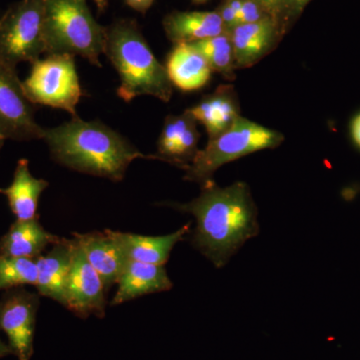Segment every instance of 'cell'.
I'll list each match as a JSON object with an SVG mask.
<instances>
[{"mask_svg": "<svg viewBox=\"0 0 360 360\" xmlns=\"http://www.w3.org/2000/svg\"><path fill=\"white\" fill-rule=\"evenodd\" d=\"M94 4H96L97 8H98L99 13H103L108 7V0H92Z\"/></svg>", "mask_w": 360, "mask_h": 360, "instance_id": "cell-30", "label": "cell"}, {"mask_svg": "<svg viewBox=\"0 0 360 360\" xmlns=\"http://www.w3.org/2000/svg\"><path fill=\"white\" fill-rule=\"evenodd\" d=\"M49 186L46 180L33 176L30 170V161L21 158L16 165L13 182L6 188H0V194H4L8 200L16 220H30L39 217L40 195Z\"/></svg>", "mask_w": 360, "mask_h": 360, "instance_id": "cell-18", "label": "cell"}, {"mask_svg": "<svg viewBox=\"0 0 360 360\" xmlns=\"http://www.w3.org/2000/svg\"><path fill=\"white\" fill-rule=\"evenodd\" d=\"M195 4H205V2L207 1V0H193Z\"/></svg>", "mask_w": 360, "mask_h": 360, "instance_id": "cell-33", "label": "cell"}, {"mask_svg": "<svg viewBox=\"0 0 360 360\" xmlns=\"http://www.w3.org/2000/svg\"><path fill=\"white\" fill-rule=\"evenodd\" d=\"M39 295L23 286L4 291L0 296V331L8 340L9 348L18 360L32 359Z\"/></svg>", "mask_w": 360, "mask_h": 360, "instance_id": "cell-9", "label": "cell"}, {"mask_svg": "<svg viewBox=\"0 0 360 360\" xmlns=\"http://www.w3.org/2000/svg\"><path fill=\"white\" fill-rule=\"evenodd\" d=\"M217 13H219L220 18H221L222 21H224L227 32L236 27V25H240L238 14L236 13V11H234L226 2L224 1V4H221Z\"/></svg>", "mask_w": 360, "mask_h": 360, "instance_id": "cell-26", "label": "cell"}, {"mask_svg": "<svg viewBox=\"0 0 360 360\" xmlns=\"http://www.w3.org/2000/svg\"><path fill=\"white\" fill-rule=\"evenodd\" d=\"M4 141L6 139H2V137H0V151H1L2 148H4Z\"/></svg>", "mask_w": 360, "mask_h": 360, "instance_id": "cell-32", "label": "cell"}, {"mask_svg": "<svg viewBox=\"0 0 360 360\" xmlns=\"http://www.w3.org/2000/svg\"><path fill=\"white\" fill-rule=\"evenodd\" d=\"M103 53L115 66L120 77L117 96L125 103L135 97L155 96L168 103L174 85L149 49L136 21L118 20L105 27Z\"/></svg>", "mask_w": 360, "mask_h": 360, "instance_id": "cell-3", "label": "cell"}, {"mask_svg": "<svg viewBox=\"0 0 360 360\" xmlns=\"http://www.w3.org/2000/svg\"><path fill=\"white\" fill-rule=\"evenodd\" d=\"M116 290L110 304H122L141 296L162 292L172 288L165 265L144 264L129 260L117 281Z\"/></svg>", "mask_w": 360, "mask_h": 360, "instance_id": "cell-14", "label": "cell"}, {"mask_svg": "<svg viewBox=\"0 0 360 360\" xmlns=\"http://www.w3.org/2000/svg\"><path fill=\"white\" fill-rule=\"evenodd\" d=\"M44 0H20L0 16V63L15 68L45 53Z\"/></svg>", "mask_w": 360, "mask_h": 360, "instance_id": "cell-6", "label": "cell"}, {"mask_svg": "<svg viewBox=\"0 0 360 360\" xmlns=\"http://www.w3.org/2000/svg\"><path fill=\"white\" fill-rule=\"evenodd\" d=\"M195 120L188 110L184 111L182 115H170L167 117L162 131H161L160 141H158V153L156 155L158 156L160 160L168 162L175 142L186 131L187 127Z\"/></svg>", "mask_w": 360, "mask_h": 360, "instance_id": "cell-23", "label": "cell"}, {"mask_svg": "<svg viewBox=\"0 0 360 360\" xmlns=\"http://www.w3.org/2000/svg\"><path fill=\"white\" fill-rule=\"evenodd\" d=\"M124 1L127 6L131 7L134 11L144 14L153 6L155 0H124Z\"/></svg>", "mask_w": 360, "mask_h": 360, "instance_id": "cell-27", "label": "cell"}, {"mask_svg": "<svg viewBox=\"0 0 360 360\" xmlns=\"http://www.w3.org/2000/svg\"><path fill=\"white\" fill-rule=\"evenodd\" d=\"M168 39L191 44L227 32L217 11H174L163 20Z\"/></svg>", "mask_w": 360, "mask_h": 360, "instance_id": "cell-15", "label": "cell"}, {"mask_svg": "<svg viewBox=\"0 0 360 360\" xmlns=\"http://www.w3.org/2000/svg\"><path fill=\"white\" fill-rule=\"evenodd\" d=\"M165 205L195 217L191 245L217 269L226 265L259 232L257 205L250 186L243 181L220 187L210 179L201 184V193L195 200Z\"/></svg>", "mask_w": 360, "mask_h": 360, "instance_id": "cell-1", "label": "cell"}, {"mask_svg": "<svg viewBox=\"0 0 360 360\" xmlns=\"http://www.w3.org/2000/svg\"><path fill=\"white\" fill-rule=\"evenodd\" d=\"M11 354H13V352H11L8 345L4 342V341L1 340V338H0V359H4V357L8 356V355Z\"/></svg>", "mask_w": 360, "mask_h": 360, "instance_id": "cell-29", "label": "cell"}, {"mask_svg": "<svg viewBox=\"0 0 360 360\" xmlns=\"http://www.w3.org/2000/svg\"><path fill=\"white\" fill-rule=\"evenodd\" d=\"M26 96L33 104L51 106L77 116V105L84 96L75 56L52 54L32 63L30 77L22 82Z\"/></svg>", "mask_w": 360, "mask_h": 360, "instance_id": "cell-7", "label": "cell"}, {"mask_svg": "<svg viewBox=\"0 0 360 360\" xmlns=\"http://www.w3.org/2000/svg\"><path fill=\"white\" fill-rule=\"evenodd\" d=\"M37 281V259L0 255V292L20 286H35Z\"/></svg>", "mask_w": 360, "mask_h": 360, "instance_id": "cell-22", "label": "cell"}, {"mask_svg": "<svg viewBox=\"0 0 360 360\" xmlns=\"http://www.w3.org/2000/svg\"><path fill=\"white\" fill-rule=\"evenodd\" d=\"M352 132L355 143L360 148V115H357L352 122Z\"/></svg>", "mask_w": 360, "mask_h": 360, "instance_id": "cell-28", "label": "cell"}, {"mask_svg": "<svg viewBox=\"0 0 360 360\" xmlns=\"http://www.w3.org/2000/svg\"><path fill=\"white\" fill-rule=\"evenodd\" d=\"M42 139L59 165L116 182L124 179L130 163L137 158L160 160L156 155H143L99 120L84 122L78 116L58 127L44 129Z\"/></svg>", "mask_w": 360, "mask_h": 360, "instance_id": "cell-2", "label": "cell"}, {"mask_svg": "<svg viewBox=\"0 0 360 360\" xmlns=\"http://www.w3.org/2000/svg\"><path fill=\"white\" fill-rule=\"evenodd\" d=\"M85 257L103 278L108 290L115 285L127 264V255L115 231L73 233Z\"/></svg>", "mask_w": 360, "mask_h": 360, "instance_id": "cell-11", "label": "cell"}, {"mask_svg": "<svg viewBox=\"0 0 360 360\" xmlns=\"http://www.w3.org/2000/svg\"><path fill=\"white\" fill-rule=\"evenodd\" d=\"M269 18L270 16L265 11L264 6L257 0H243L240 13V23L258 22V21Z\"/></svg>", "mask_w": 360, "mask_h": 360, "instance_id": "cell-25", "label": "cell"}, {"mask_svg": "<svg viewBox=\"0 0 360 360\" xmlns=\"http://www.w3.org/2000/svg\"><path fill=\"white\" fill-rule=\"evenodd\" d=\"M191 44L205 56L212 71H217L226 79H234L238 68L229 32Z\"/></svg>", "mask_w": 360, "mask_h": 360, "instance_id": "cell-21", "label": "cell"}, {"mask_svg": "<svg viewBox=\"0 0 360 360\" xmlns=\"http://www.w3.org/2000/svg\"><path fill=\"white\" fill-rule=\"evenodd\" d=\"M122 243L127 259L144 264L165 265L170 252L179 241L191 232V224L184 225L179 231L162 236H146L127 232L115 231Z\"/></svg>", "mask_w": 360, "mask_h": 360, "instance_id": "cell-19", "label": "cell"}, {"mask_svg": "<svg viewBox=\"0 0 360 360\" xmlns=\"http://www.w3.org/2000/svg\"><path fill=\"white\" fill-rule=\"evenodd\" d=\"M72 262L65 288V307L80 319L105 315L106 288L98 272L89 264L75 238Z\"/></svg>", "mask_w": 360, "mask_h": 360, "instance_id": "cell-10", "label": "cell"}, {"mask_svg": "<svg viewBox=\"0 0 360 360\" xmlns=\"http://www.w3.org/2000/svg\"><path fill=\"white\" fill-rule=\"evenodd\" d=\"M165 66L170 82L182 91L202 89L212 77V68L193 44H175Z\"/></svg>", "mask_w": 360, "mask_h": 360, "instance_id": "cell-16", "label": "cell"}, {"mask_svg": "<svg viewBox=\"0 0 360 360\" xmlns=\"http://www.w3.org/2000/svg\"><path fill=\"white\" fill-rule=\"evenodd\" d=\"M236 68L257 65L281 40V30L271 18L253 23H240L229 30Z\"/></svg>", "mask_w": 360, "mask_h": 360, "instance_id": "cell-12", "label": "cell"}, {"mask_svg": "<svg viewBox=\"0 0 360 360\" xmlns=\"http://www.w3.org/2000/svg\"><path fill=\"white\" fill-rule=\"evenodd\" d=\"M311 0H281V32H288V28L304 11Z\"/></svg>", "mask_w": 360, "mask_h": 360, "instance_id": "cell-24", "label": "cell"}, {"mask_svg": "<svg viewBox=\"0 0 360 360\" xmlns=\"http://www.w3.org/2000/svg\"><path fill=\"white\" fill-rule=\"evenodd\" d=\"M58 239V236L45 231L39 215L33 219L15 220L0 238V255L37 259Z\"/></svg>", "mask_w": 360, "mask_h": 360, "instance_id": "cell-17", "label": "cell"}, {"mask_svg": "<svg viewBox=\"0 0 360 360\" xmlns=\"http://www.w3.org/2000/svg\"><path fill=\"white\" fill-rule=\"evenodd\" d=\"M34 104L26 96L15 68L0 63V137L16 141L42 139Z\"/></svg>", "mask_w": 360, "mask_h": 360, "instance_id": "cell-8", "label": "cell"}, {"mask_svg": "<svg viewBox=\"0 0 360 360\" xmlns=\"http://www.w3.org/2000/svg\"><path fill=\"white\" fill-rule=\"evenodd\" d=\"M188 110L196 122L205 127L210 139L229 129L240 116L236 92L232 86L226 85H221L214 94L205 97L198 105Z\"/></svg>", "mask_w": 360, "mask_h": 360, "instance_id": "cell-20", "label": "cell"}, {"mask_svg": "<svg viewBox=\"0 0 360 360\" xmlns=\"http://www.w3.org/2000/svg\"><path fill=\"white\" fill-rule=\"evenodd\" d=\"M274 1H276L277 6L279 7V11H281V0H274ZM279 26H281V22H279Z\"/></svg>", "mask_w": 360, "mask_h": 360, "instance_id": "cell-31", "label": "cell"}, {"mask_svg": "<svg viewBox=\"0 0 360 360\" xmlns=\"http://www.w3.org/2000/svg\"><path fill=\"white\" fill-rule=\"evenodd\" d=\"M72 262V240L60 238L51 250L37 258V281L39 295L51 298L65 307V288Z\"/></svg>", "mask_w": 360, "mask_h": 360, "instance_id": "cell-13", "label": "cell"}, {"mask_svg": "<svg viewBox=\"0 0 360 360\" xmlns=\"http://www.w3.org/2000/svg\"><path fill=\"white\" fill-rule=\"evenodd\" d=\"M45 53L80 56L101 68L105 27L99 25L86 0H44Z\"/></svg>", "mask_w": 360, "mask_h": 360, "instance_id": "cell-4", "label": "cell"}, {"mask_svg": "<svg viewBox=\"0 0 360 360\" xmlns=\"http://www.w3.org/2000/svg\"><path fill=\"white\" fill-rule=\"evenodd\" d=\"M283 139L281 132L238 116L229 129L210 139L205 148L198 151L186 169L184 179L201 186L212 179L222 165L257 151L276 148Z\"/></svg>", "mask_w": 360, "mask_h": 360, "instance_id": "cell-5", "label": "cell"}]
</instances>
